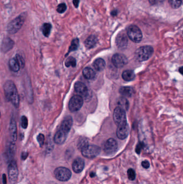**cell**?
<instances>
[{
    "label": "cell",
    "instance_id": "cell-1",
    "mask_svg": "<svg viewBox=\"0 0 183 184\" xmlns=\"http://www.w3.org/2000/svg\"><path fill=\"white\" fill-rule=\"evenodd\" d=\"M4 94L8 101L16 108L19 104V97L15 84L11 80H8L4 85Z\"/></svg>",
    "mask_w": 183,
    "mask_h": 184
},
{
    "label": "cell",
    "instance_id": "cell-2",
    "mask_svg": "<svg viewBox=\"0 0 183 184\" xmlns=\"http://www.w3.org/2000/svg\"><path fill=\"white\" fill-rule=\"evenodd\" d=\"M26 17V14L24 13L21 14L10 22L7 27L8 32L11 35L17 32L22 27L23 25L24 24Z\"/></svg>",
    "mask_w": 183,
    "mask_h": 184
},
{
    "label": "cell",
    "instance_id": "cell-3",
    "mask_svg": "<svg viewBox=\"0 0 183 184\" xmlns=\"http://www.w3.org/2000/svg\"><path fill=\"white\" fill-rule=\"evenodd\" d=\"M154 53V49L150 46L139 48L135 53V58L138 62H143L149 59Z\"/></svg>",
    "mask_w": 183,
    "mask_h": 184
},
{
    "label": "cell",
    "instance_id": "cell-4",
    "mask_svg": "<svg viewBox=\"0 0 183 184\" xmlns=\"http://www.w3.org/2000/svg\"><path fill=\"white\" fill-rule=\"evenodd\" d=\"M127 36L134 43H139L142 39V34L139 28L134 25H130L127 29Z\"/></svg>",
    "mask_w": 183,
    "mask_h": 184
},
{
    "label": "cell",
    "instance_id": "cell-5",
    "mask_svg": "<svg viewBox=\"0 0 183 184\" xmlns=\"http://www.w3.org/2000/svg\"><path fill=\"white\" fill-rule=\"evenodd\" d=\"M83 156L92 159L97 157L100 153V147L95 145H88L81 150Z\"/></svg>",
    "mask_w": 183,
    "mask_h": 184
},
{
    "label": "cell",
    "instance_id": "cell-6",
    "mask_svg": "<svg viewBox=\"0 0 183 184\" xmlns=\"http://www.w3.org/2000/svg\"><path fill=\"white\" fill-rule=\"evenodd\" d=\"M113 120L118 127L127 124L125 111L119 107L116 108L113 113Z\"/></svg>",
    "mask_w": 183,
    "mask_h": 184
},
{
    "label": "cell",
    "instance_id": "cell-7",
    "mask_svg": "<svg viewBox=\"0 0 183 184\" xmlns=\"http://www.w3.org/2000/svg\"><path fill=\"white\" fill-rule=\"evenodd\" d=\"M55 178L61 181H68L72 176V172L68 169L65 167H59L54 171Z\"/></svg>",
    "mask_w": 183,
    "mask_h": 184
},
{
    "label": "cell",
    "instance_id": "cell-8",
    "mask_svg": "<svg viewBox=\"0 0 183 184\" xmlns=\"http://www.w3.org/2000/svg\"><path fill=\"white\" fill-rule=\"evenodd\" d=\"M83 104V97L80 95H74L69 101L68 107L72 112H75L79 111Z\"/></svg>",
    "mask_w": 183,
    "mask_h": 184
},
{
    "label": "cell",
    "instance_id": "cell-9",
    "mask_svg": "<svg viewBox=\"0 0 183 184\" xmlns=\"http://www.w3.org/2000/svg\"><path fill=\"white\" fill-rule=\"evenodd\" d=\"M8 175L11 183L15 184L17 180L18 170L16 161L13 160L10 161L8 166Z\"/></svg>",
    "mask_w": 183,
    "mask_h": 184
},
{
    "label": "cell",
    "instance_id": "cell-10",
    "mask_svg": "<svg viewBox=\"0 0 183 184\" xmlns=\"http://www.w3.org/2000/svg\"><path fill=\"white\" fill-rule=\"evenodd\" d=\"M112 62L114 66L117 68H121L127 64L128 60L124 55L117 53L112 57Z\"/></svg>",
    "mask_w": 183,
    "mask_h": 184
},
{
    "label": "cell",
    "instance_id": "cell-11",
    "mask_svg": "<svg viewBox=\"0 0 183 184\" xmlns=\"http://www.w3.org/2000/svg\"><path fill=\"white\" fill-rule=\"evenodd\" d=\"M118 149V143L113 139H110L105 142L104 146V151L107 155L113 154Z\"/></svg>",
    "mask_w": 183,
    "mask_h": 184
},
{
    "label": "cell",
    "instance_id": "cell-12",
    "mask_svg": "<svg viewBox=\"0 0 183 184\" xmlns=\"http://www.w3.org/2000/svg\"><path fill=\"white\" fill-rule=\"evenodd\" d=\"M116 43L117 46L119 49L121 50L126 49L128 44V39L127 35L124 32H121L116 37Z\"/></svg>",
    "mask_w": 183,
    "mask_h": 184
},
{
    "label": "cell",
    "instance_id": "cell-13",
    "mask_svg": "<svg viewBox=\"0 0 183 184\" xmlns=\"http://www.w3.org/2000/svg\"><path fill=\"white\" fill-rule=\"evenodd\" d=\"M74 88L76 92L79 93L81 97L86 98L89 95V92L88 88L86 85L82 83L79 81L76 82L74 85Z\"/></svg>",
    "mask_w": 183,
    "mask_h": 184
},
{
    "label": "cell",
    "instance_id": "cell-14",
    "mask_svg": "<svg viewBox=\"0 0 183 184\" xmlns=\"http://www.w3.org/2000/svg\"><path fill=\"white\" fill-rule=\"evenodd\" d=\"M9 135L10 142L13 144H15L17 140V125L15 118H11L10 125H9Z\"/></svg>",
    "mask_w": 183,
    "mask_h": 184
},
{
    "label": "cell",
    "instance_id": "cell-15",
    "mask_svg": "<svg viewBox=\"0 0 183 184\" xmlns=\"http://www.w3.org/2000/svg\"><path fill=\"white\" fill-rule=\"evenodd\" d=\"M129 132V128L127 124L118 127L116 134L118 138L120 139H124L128 136Z\"/></svg>",
    "mask_w": 183,
    "mask_h": 184
},
{
    "label": "cell",
    "instance_id": "cell-16",
    "mask_svg": "<svg viewBox=\"0 0 183 184\" xmlns=\"http://www.w3.org/2000/svg\"><path fill=\"white\" fill-rule=\"evenodd\" d=\"M85 165L84 161L81 158H77L73 162V170L74 172L76 174H79L84 169Z\"/></svg>",
    "mask_w": 183,
    "mask_h": 184
},
{
    "label": "cell",
    "instance_id": "cell-17",
    "mask_svg": "<svg viewBox=\"0 0 183 184\" xmlns=\"http://www.w3.org/2000/svg\"><path fill=\"white\" fill-rule=\"evenodd\" d=\"M73 125V119L71 116H67L63 120L60 129L62 131L68 134Z\"/></svg>",
    "mask_w": 183,
    "mask_h": 184
},
{
    "label": "cell",
    "instance_id": "cell-18",
    "mask_svg": "<svg viewBox=\"0 0 183 184\" xmlns=\"http://www.w3.org/2000/svg\"><path fill=\"white\" fill-rule=\"evenodd\" d=\"M68 134L62 131L60 129L55 134L54 137V141L57 144H62L65 142Z\"/></svg>",
    "mask_w": 183,
    "mask_h": 184
},
{
    "label": "cell",
    "instance_id": "cell-19",
    "mask_svg": "<svg viewBox=\"0 0 183 184\" xmlns=\"http://www.w3.org/2000/svg\"><path fill=\"white\" fill-rule=\"evenodd\" d=\"M14 42L10 38H4L1 45V50L4 53L9 51L14 47Z\"/></svg>",
    "mask_w": 183,
    "mask_h": 184
},
{
    "label": "cell",
    "instance_id": "cell-20",
    "mask_svg": "<svg viewBox=\"0 0 183 184\" xmlns=\"http://www.w3.org/2000/svg\"><path fill=\"white\" fill-rule=\"evenodd\" d=\"M97 43V37L93 35H91L86 39V41L84 42V44H85L86 48L91 49L96 45Z\"/></svg>",
    "mask_w": 183,
    "mask_h": 184
},
{
    "label": "cell",
    "instance_id": "cell-21",
    "mask_svg": "<svg viewBox=\"0 0 183 184\" xmlns=\"http://www.w3.org/2000/svg\"><path fill=\"white\" fill-rule=\"evenodd\" d=\"M120 93L126 97H131L134 93V90L133 88L128 86L122 87L119 90Z\"/></svg>",
    "mask_w": 183,
    "mask_h": 184
},
{
    "label": "cell",
    "instance_id": "cell-22",
    "mask_svg": "<svg viewBox=\"0 0 183 184\" xmlns=\"http://www.w3.org/2000/svg\"><path fill=\"white\" fill-rule=\"evenodd\" d=\"M83 74L84 76L87 79H93L96 76V73L90 67H86L83 71Z\"/></svg>",
    "mask_w": 183,
    "mask_h": 184
},
{
    "label": "cell",
    "instance_id": "cell-23",
    "mask_svg": "<svg viewBox=\"0 0 183 184\" xmlns=\"http://www.w3.org/2000/svg\"><path fill=\"white\" fill-rule=\"evenodd\" d=\"M94 68L98 71H101L103 70L105 67V62L102 58L96 59L93 64Z\"/></svg>",
    "mask_w": 183,
    "mask_h": 184
},
{
    "label": "cell",
    "instance_id": "cell-24",
    "mask_svg": "<svg viewBox=\"0 0 183 184\" xmlns=\"http://www.w3.org/2000/svg\"><path fill=\"white\" fill-rule=\"evenodd\" d=\"M135 77L134 72L132 70H126L122 74V78L126 81L133 80Z\"/></svg>",
    "mask_w": 183,
    "mask_h": 184
},
{
    "label": "cell",
    "instance_id": "cell-25",
    "mask_svg": "<svg viewBox=\"0 0 183 184\" xmlns=\"http://www.w3.org/2000/svg\"><path fill=\"white\" fill-rule=\"evenodd\" d=\"M9 67L11 70L15 72H17L18 71H19V70L21 69L20 66L18 63L17 60L15 57L11 58L9 60Z\"/></svg>",
    "mask_w": 183,
    "mask_h": 184
},
{
    "label": "cell",
    "instance_id": "cell-26",
    "mask_svg": "<svg viewBox=\"0 0 183 184\" xmlns=\"http://www.w3.org/2000/svg\"><path fill=\"white\" fill-rule=\"evenodd\" d=\"M15 151H16L15 145V144L11 143L7 149V153H6L7 158L8 160H11L13 158L14 155L15 153Z\"/></svg>",
    "mask_w": 183,
    "mask_h": 184
},
{
    "label": "cell",
    "instance_id": "cell-27",
    "mask_svg": "<svg viewBox=\"0 0 183 184\" xmlns=\"http://www.w3.org/2000/svg\"><path fill=\"white\" fill-rule=\"evenodd\" d=\"M119 107L124 109V111H127L129 108V102L125 97H121L118 101Z\"/></svg>",
    "mask_w": 183,
    "mask_h": 184
},
{
    "label": "cell",
    "instance_id": "cell-28",
    "mask_svg": "<svg viewBox=\"0 0 183 184\" xmlns=\"http://www.w3.org/2000/svg\"><path fill=\"white\" fill-rule=\"evenodd\" d=\"M52 29V25L49 23H44L42 25V31L43 35L45 36L46 37H48Z\"/></svg>",
    "mask_w": 183,
    "mask_h": 184
},
{
    "label": "cell",
    "instance_id": "cell-29",
    "mask_svg": "<svg viewBox=\"0 0 183 184\" xmlns=\"http://www.w3.org/2000/svg\"><path fill=\"white\" fill-rule=\"evenodd\" d=\"M79 46V39L76 38V39H73V41L72 42V43H71V45L69 47V51H68V53H69L70 52H72V51H74L76 50L78 48Z\"/></svg>",
    "mask_w": 183,
    "mask_h": 184
},
{
    "label": "cell",
    "instance_id": "cell-30",
    "mask_svg": "<svg viewBox=\"0 0 183 184\" xmlns=\"http://www.w3.org/2000/svg\"><path fill=\"white\" fill-rule=\"evenodd\" d=\"M65 65L66 67H75L76 65V59L72 57H70L68 58H67L65 62Z\"/></svg>",
    "mask_w": 183,
    "mask_h": 184
},
{
    "label": "cell",
    "instance_id": "cell-31",
    "mask_svg": "<svg viewBox=\"0 0 183 184\" xmlns=\"http://www.w3.org/2000/svg\"><path fill=\"white\" fill-rule=\"evenodd\" d=\"M182 0H169V3L174 9L180 8L182 5Z\"/></svg>",
    "mask_w": 183,
    "mask_h": 184
},
{
    "label": "cell",
    "instance_id": "cell-32",
    "mask_svg": "<svg viewBox=\"0 0 183 184\" xmlns=\"http://www.w3.org/2000/svg\"><path fill=\"white\" fill-rule=\"evenodd\" d=\"M88 145V142L87 139H81L78 143V148L80 150H81L87 146Z\"/></svg>",
    "mask_w": 183,
    "mask_h": 184
},
{
    "label": "cell",
    "instance_id": "cell-33",
    "mask_svg": "<svg viewBox=\"0 0 183 184\" xmlns=\"http://www.w3.org/2000/svg\"><path fill=\"white\" fill-rule=\"evenodd\" d=\"M127 176L128 179L130 181H134L136 178V174L135 171L133 169H129L127 171Z\"/></svg>",
    "mask_w": 183,
    "mask_h": 184
},
{
    "label": "cell",
    "instance_id": "cell-34",
    "mask_svg": "<svg viewBox=\"0 0 183 184\" xmlns=\"http://www.w3.org/2000/svg\"><path fill=\"white\" fill-rule=\"evenodd\" d=\"M17 60L18 63L19 64L20 67L21 68H23L25 66V61L24 59H23V58L19 55H17L15 57Z\"/></svg>",
    "mask_w": 183,
    "mask_h": 184
},
{
    "label": "cell",
    "instance_id": "cell-35",
    "mask_svg": "<svg viewBox=\"0 0 183 184\" xmlns=\"http://www.w3.org/2000/svg\"><path fill=\"white\" fill-rule=\"evenodd\" d=\"M21 125L23 129H26L28 128V120L25 116H23L21 118Z\"/></svg>",
    "mask_w": 183,
    "mask_h": 184
},
{
    "label": "cell",
    "instance_id": "cell-36",
    "mask_svg": "<svg viewBox=\"0 0 183 184\" xmlns=\"http://www.w3.org/2000/svg\"><path fill=\"white\" fill-rule=\"evenodd\" d=\"M66 9H67V6H66V4L61 3L58 5L56 10L59 13L62 14L66 10Z\"/></svg>",
    "mask_w": 183,
    "mask_h": 184
},
{
    "label": "cell",
    "instance_id": "cell-37",
    "mask_svg": "<svg viewBox=\"0 0 183 184\" xmlns=\"http://www.w3.org/2000/svg\"><path fill=\"white\" fill-rule=\"evenodd\" d=\"M37 141H38V143H39L40 147H42V146H43L44 144V141H45V136H44V135L43 134H40L37 136Z\"/></svg>",
    "mask_w": 183,
    "mask_h": 184
},
{
    "label": "cell",
    "instance_id": "cell-38",
    "mask_svg": "<svg viewBox=\"0 0 183 184\" xmlns=\"http://www.w3.org/2000/svg\"><path fill=\"white\" fill-rule=\"evenodd\" d=\"M143 147H144V144H143V143H140L137 146H136V149H135V151L136 152V153H137L138 154H139L141 152V150L142 149Z\"/></svg>",
    "mask_w": 183,
    "mask_h": 184
},
{
    "label": "cell",
    "instance_id": "cell-39",
    "mask_svg": "<svg viewBox=\"0 0 183 184\" xmlns=\"http://www.w3.org/2000/svg\"><path fill=\"white\" fill-rule=\"evenodd\" d=\"M141 165L143 168L146 169H148L149 167H150V163H149V162L147 160L143 161V162H142Z\"/></svg>",
    "mask_w": 183,
    "mask_h": 184
},
{
    "label": "cell",
    "instance_id": "cell-40",
    "mask_svg": "<svg viewBox=\"0 0 183 184\" xmlns=\"http://www.w3.org/2000/svg\"><path fill=\"white\" fill-rule=\"evenodd\" d=\"M28 156V153L26 152H23L22 153V156H21V158L22 160H25L26 159V158Z\"/></svg>",
    "mask_w": 183,
    "mask_h": 184
},
{
    "label": "cell",
    "instance_id": "cell-41",
    "mask_svg": "<svg viewBox=\"0 0 183 184\" xmlns=\"http://www.w3.org/2000/svg\"><path fill=\"white\" fill-rule=\"evenodd\" d=\"M79 1H80V0H73V4H74L75 7L77 8V7H79Z\"/></svg>",
    "mask_w": 183,
    "mask_h": 184
},
{
    "label": "cell",
    "instance_id": "cell-42",
    "mask_svg": "<svg viewBox=\"0 0 183 184\" xmlns=\"http://www.w3.org/2000/svg\"><path fill=\"white\" fill-rule=\"evenodd\" d=\"M3 184H7V177L6 174H3Z\"/></svg>",
    "mask_w": 183,
    "mask_h": 184
},
{
    "label": "cell",
    "instance_id": "cell-43",
    "mask_svg": "<svg viewBox=\"0 0 183 184\" xmlns=\"http://www.w3.org/2000/svg\"><path fill=\"white\" fill-rule=\"evenodd\" d=\"M149 2H150V3L154 4L156 3L157 2V0H149Z\"/></svg>",
    "mask_w": 183,
    "mask_h": 184
},
{
    "label": "cell",
    "instance_id": "cell-44",
    "mask_svg": "<svg viewBox=\"0 0 183 184\" xmlns=\"http://www.w3.org/2000/svg\"><path fill=\"white\" fill-rule=\"evenodd\" d=\"M117 11L114 10L113 11H112L111 14H112V15H113V16H116V15L117 14Z\"/></svg>",
    "mask_w": 183,
    "mask_h": 184
},
{
    "label": "cell",
    "instance_id": "cell-45",
    "mask_svg": "<svg viewBox=\"0 0 183 184\" xmlns=\"http://www.w3.org/2000/svg\"><path fill=\"white\" fill-rule=\"evenodd\" d=\"M90 176H91V177H93L95 176V174L94 173H91V174H90Z\"/></svg>",
    "mask_w": 183,
    "mask_h": 184
},
{
    "label": "cell",
    "instance_id": "cell-46",
    "mask_svg": "<svg viewBox=\"0 0 183 184\" xmlns=\"http://www.w3.org/2000/svg\"><path fill=\"white\" fill-rule=\"evenodd\" d=\"M0 118H1V111H0Z\"/></svg>",
    "mask_w": 183,
    "mask_h": 184
}]
</instances>
